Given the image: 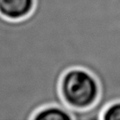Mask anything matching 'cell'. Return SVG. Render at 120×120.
Segmentation results:
<instances>
[{"instance_id":"cell-1","label":"cell","mask_w":120,"mask_h":120,"mask_svg":"<svg viewBox=\"0 0 120 120\" xmlns=\"http://www.w3.org/2000/svg\"><path fill=\"white\" fill-rule=\"evenodd\" d=\"M60 90L71 116L75 110H86L94 105L100 94L97 80L83 68L68 70L60 80Z\"/></svg>"},{"instance_id":"cell-2","label":"cell","mask_w":120,"mask_h":120,"mask_svg":"<svg viewBox=\"0 0 120 120\" xmlns=\"http://www.w3.org/2000/svg\"><path fill=\"white\" fill-rule=\"evenodd\" d=\"M35 0H0V15L7 19H24L34 10Z\"/></svg>"},{"instance_id":"cell-3","label":"cell","mask_w":120,"mask_h":120,"mask_svg":"<svg viewBox=\"0 0 120 120\" xmlns=\"http://www.w3.org/2000/svg\"><path fill=\"white\" fill-rule=\"evenodd\" d=\"M33 120H74L71 114L64 108L50 105L40 109L34 114Z\"/></svg>"},{"instance_id":"cell-4","label":"cell","mask_w":120,"mask_h":120,"mask_svg":"<svg viewBox=\"0 0 120 120\" xmlns=\"http://www.w3.org/2000/svg\"><path fill=\"white\" fill-rule=\"evenodd\" d=\"M102 120H120V101L110 103L103 110Z\"/></svg>"}]
</instances>
